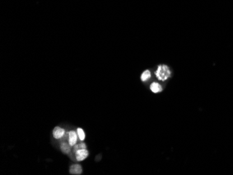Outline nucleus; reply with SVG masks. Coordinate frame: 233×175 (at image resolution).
Instances as JSON below:
<instances>
[{
    "mask_svg": "<svg viewBox=\"0 0 233 175\" xmlns=\"http://www.w3.org/2000/svg\"><path fill=\"white\" fill-rule=\"evenodd\" d=\"M170 73H170L169 67L166 65L161 64L158 66V69L155 72V75L158 80L165 81L170 77Z\"/></svg>",
    "mask_w": 233,
    "mask_h": 175,
    "instance_id": "1",
    "label": "nucleus"
},
{
    "mask_svg": "<svg viewBox=\"0 0 233 175\" xmlns=\"http://www.w3.org/2000/svg\"><path fill=\"white\" fill-rule=\"evenodd\" d=\"M75 159L77 161L80 162L87 159L89 156V151L87 149H79L74 151Z\"/></svg>",
    "mask_w": 233,
    "mask_h": 175,
    "instance_id": "2",
    "label": "nucleus"
},
{
    "mask_svg": "<svg viewBox=\"0 0 233 175\" xmlns=\"http://www.w3.org/2000/svg\"><path fill=\"white\" fill-rule=\"evenodd\" d=\"M65 130L59 126H56L54 128L53 131V135L54 138H55L57 140H59L61 138L63 137L65 135Z\"/></svg>",
    "mask_w": 233,
    "mask_h": 175,
    "instance_id": "3",
    "label": "nucleus"
},
{
    "mask_svg": "<svg viewBox=\"0 0 233 175\" xmlns=\"http://www.w3.org/2000/svg\"><path fill=\"white\" fill-rule=\"evenodd\" d=\"M69 144L71 146H74L78 141V133L75 131H70L69 132Z\"/></svg>",
    "mask_w": 233,
    "mask_h": 175,
    "instance_id": "4",
    "label": "nucleus"
},
{
    "mask_svg": "<svg viewBox=\"0 0 233 175\" xmlns=\"http://www.w3.org/2000/svg\"><path fill=\"white\" fill-rule=\"evenodd\" d=\"M82 168L80 164H73L70 167L69 173L71 174L80 175L82 173Z\"/></svg>",
    "mask_w": 233,
    "mask_h": 175,
    "instance_id": "5",
    "label": "nucleus"
},
{
    "mask_svg": "<svg viewBox=\"0 0 233 175\" xmlns=\"http://www.w3.org/2000/svg\"><path fill=\"white\" fill-rule=\"evenodd\" d=\"M149 88H150V90L154 93L161 92L162 90H163V88H162L161 84L158 83H155V82L150 84Z\"/></svg>",
    "mask_w": 233,
    "mask_h": 175,
    "instance_id": "6",
    "label": "nucleus"
},
{
    "mask_svg": "<svg viewBox=\"0 0 233 175\" xmlns=\"http://www.w3.org/2000/svg\"><path fill=\"white\" fill-rule=\"evenodd\" d=\"M71 147L72 146H71L69 144H67L66 142H62V144L60 145L61 151L63 152L64 154H66L70 153L71 150Z\"/></svg>",
    "mask_w": 233,
    "mask_h": 175,
    "instance_id": "7",
    "label": "nucleus"
},
{
    "mask_svg": "<svg viewBox=\"0 0 233 175\" xmlns=\"http://www.w3.org/2000/svg\"><path fill=\"white\" fill-rule=\"evenodd\" d=\"M151 72L149 70H145L142 73L140 79L143 82H146L151 78Z\"/></svg>",
    "mask_w": 233,
    "mask_h": 175,
    "instance_id": "8",
    "label": "nucleus"
},
{
    "mask_svg": "<svg viewBox=\"0 0 233 175\" xmlns=\"http://www.w3.org/2000/svg\"><path fill=\"white\" fill-rule=\"evenodd\" d=\"M77 133L78 135V137L80 141H83L85 139V133L84 130L81 128H77Z\"/></svg>",
    "mask_w": 233,
    "mask_h": 175,
    "instance_id": "9",
    "label": "nucleus"
}]
</instances>
